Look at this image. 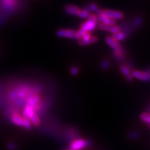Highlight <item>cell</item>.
I'll return each instance as SVG.
<instances>
[{"label": "cell", "mask_w": 150, "mask_h": 150, "mask_svg": "<svg viewBox=\"0 0 150 150\" xmlns=\"http://www.w3.org/2000/svg\"><path fill=\"white\" fill-rule=\"evenodd\" d=\"M143 23V18L142 16H134L128 22H124L120 26L122 31H124L129 37L130 35L133 34L135 31H138L142 27Z\"/></svg>", "instance_id": "cell-1"}, {"label": "cell", "mask_w": 150, "mask_h": 150, "mask_svg": "<svg viewBox=\"0 0 150 150\" xmlns=\"http://www.w3.org/2000/svg\"><path fill=\"white\" fill-rule=\"evenodd\" d=\"M0 7L12 16L23 8L24 4L22 0H0Z\"/></svg>", "instance_id": "cell-2"}, {"label": "cell", "mask_w": 150, "mask_h": 150, "mask_svg": "<svg viewBox=\"0 0 150 150\" xmlns=\"http://www.w3.org/2000/svg\"><path fill=\"white\" fill-rule=\"evenodd\" d=\"M11 122L16 126L22 127L26 130H31L33 127L30 120L22 117V112H13L11 117Z\"/></svg>", "instance_id": "cell-3"}, {"label": "cell", "mask_w": 150, "mask_h": 150, "mask_svg": "<svg viewBox=\"0 0 150 150\" xmlns=\"http://www.w3.org/2000/svg\"><path fill=\"white\" fill-rule=\"evenodd\" d=\"M98 24L99 22L97 15L91 13L88 18L86 19L83 22H82L79 28L86 32L92 33L97 29Z\"/></svg>", "instance_id": "cell-4"}, {"label": "cell", "mask_w": 150, "mask_h": 150, "mask_svg": "<svg viewBox=\"0 0 150 150\" xmlns=\"http://www.w3.org/2000/svg\"><path fill=\"white\" fill-rule=\"evenodd\" d=\"M92 142L90 140L83 138H76L71 142L70 148L74 150H82L91 146Z\"/></svg>", "instance_id": "cell-5"}, {"label": "cell", "mask_w": 150, "mask_h": 150, "mask_svg": "<svg viewBox=\"0 0 150 150\" xmlns=\"http://www.w3.org/2000/svg\"><path fill=\"white\" fill-rule=\"evenodd\" d=\"M132 76L134 79L145 83H149L150 82V69L145 70L134 69L132 71Z\"/></svg>", "instance_id": "cell-6"}, {"label": "cell", "mask_w": 150, "mask_h": 150, "mask_svg": "<svg viewBox=\"0 0 150 150\" xmlns=\"http://www.w3.org/2000/svg\"><path fill=\"white\" fill-rule=\"evenodd\" d=\"M132 64L128 63H122L120 66V72L125 79L127 82H132L134 81V78L132 76Z\"/></svg>", "instance_id": "cell-7"}, {"label": "cell", "mask_w": 150, "mask_h": 150, "mask_svg": "<svg viewBox=\"0 0 150 150\" xmlns=\"http://www.w3.org/2000/svg\"><path fill=\"white\" fill-rule=\"evenodd\" d=\"M99 38L95 35H93L92 33L87 32L85 33L83 38L80 40L78 41V44L79 46L86 47L92 45L98 42Z\"/></svg>", "instance_id": "cell-8"}, {"label": "cell", "mask_w": 150, "mask_h": 150, "mask_svg": "<svg viewBox=\"0 0 150 150\" xmlns=\"http://www.w3.org/2000/svg\"><path fill=\"white\" fill-rule=\"evenodd\" d=\"M102 11L104 13L106 16L111 18L112 20L117 22L119 20H122L125 18V13L122 11L119 10H115V9H110V8H104Z\"/></svg>", "instance_id": "cell-9"}, {"label": "cell", "mask_w": 150, "mask_h": 150, "mask_svg": "<svg viewBox=\"0 0 150 150\" xmlns=\"http://www.w3.org/2000/svg\"><path fill=\"white\" fill-rule=\"evenodd\" d=\"M75 33H76L75 30L64 29V28H61L56 31V35L58 38L69 39V40H75Z\"/></svg>", "instance_id": "cell-10"}, {"label": "cell", "mask_w": 150, "mask_h": 150, "mask_svg": "<svg viewBox=\"0 0 150 150\" xmlns=\"http://www.w3.org/2000/svg\"><path fill=\"white\" fill-rule=\"evenodd\" d=\"M97 28L99 30H101V31L111 33L112 35L121 30L120 26L118 25V24H115V25H105V24H98Z\"/></svg>", "instance_id": "cell-11"}, {"label": "cell", "mask_w": 150, "mask_h": 150, "mask_svg": "<svg viewBox=\"0 0 150 150\" xmlns=\"http://www.w3.org/2000/svg\"><path fill=\"white\" fill-rule=\"evenodd\" d=\"M97 16V18H98L99 24H105V25H115V24H117V22L110 18L102 11H101Z\"/></svg>", "instance_id": "cell-12"}, {"label": "cell", "mask_w": 150, "mask_h": 150, "mask_svg": "<svg viewBox=\"0 0 150 150\" xmlns=\"http://www.w3.org/2000/svg\"><path fill=\"white\" fill-rule=\"evenodd\" d=\"M112 58L115 61H117L118 63H122L127 60V52L125 48L122 47L120 50L112 51Z\"/></svg>", "instance_id": "cell-13"}, {"label": "cell", "mask_w": 150, "mask_h": 150, "mask_svg": "<svg viewBox=\"0 0 150 150\" xmlns=\"http://www.w3.org/2000/svg\"><path fill=\"white\" fill-rule=\"evenodd\" d=\"M80 10V7L75 4H67L63 7V11L70 16L77 17L79 13Z\"/></svg>", "instance_id": "cell-14"}, {"label": "cell", "mask_w": 150, "mask_h": 150, "mask_svg": "<svg viewBox=\"0 0 150 150\" xmlns=\"http://www.w3.org/2000/svg\"><path fill=\"white\" fill-rule=\"evenodd\" d=\"M105 42L106 43V45L111 49L112 51L120 50V49L123 47L121 43L114 40L111 35H108V36L105 38Z\"/></svg>", "instance_id": "cell-15"}, {"label": "cell", "mask_w": 150, "mask_h": 150, "mask_svg": "<svg viewBox=\"0 0 150 150\" xmlns=\"http://www.w3.org/2000/svg\"><path fill=\"white\" fill-rule=\"evenodd\" d=\"M111 36L114 40H115L116 41H117V42L120 43L122 42H123V41H125L127 38H128V35L124 32V31H122V30H120V31H118L117 33H114V34H112Z\"/></svg>", "instance_id": "cell-16"}, {"label": "cell", "mask_w": 150, "mask_h": 150, "mask_svg": "<svg viewBox=\"0 0 150 150\" xmlns=\"http://www.w3.org/2000/svg\"><path fill=\"white\" fill-rule=\"evenodd\" d=\"M86 6L89 9V11H91V13H94L96 15L98 14L102 9L100 8L99 4H97L96 2H91L88 4V5Z\"/></svg>", "instance_id": "cell-17"}, {"label": "cell", "mask_w": 150, "mask_h": 150, "mask_svg": "<svg viewBox=\"0 0 150 150\" xmlns=\"http://www.w3.org/2000/svg\"><path fill=\"white\" fill-rule=\"evenodd\" d=\"M91 11H89V9L87 7L85 6L84 8H81V10L79 11V13L78 15V18L81 19H83V20H86L88 18L90 14H91Z\"/></svg>", "instance_id": "cell-18"}, {"label": "cell", "mask_w": 150, "mask_h": 150, "mask_svg": "<svg viewBox=\"0 0 150 150\" xmlns=\"http://www.w3.org/2000/svg\"><path fill=\"white\" fill-rule=\"evenodd\" d=\"M30 121H31V124H32V126H34L35 127H39L41 124L40 117H39L36 112H35L32 115V117L30 118Z\"/></svg>", "instance_id": "cell-19"}, {"label": "cell", "mask_w": 150, "mask_h": 150, "mask_svg": "<svg viewBox=\"0 0 150 150\" xmlns=\"http://www.w3.org/2000/svg\"><path fill=\"white\" fill-rule=\"evenodd\" d=\"M140 120L142 122L147 125L148 126L150 125V112H143L140 115Z\"/></svg>", "instance_id": "cell-20"}, {"label": "cell", "mask_w": 150, "mask_h": 150, "mask_svg": "<svg viewBox=\"0 0 150 150\" xmlns=\"http://www.w3.org/2000/svg\"><path fill=\"white\" fill-rule=\"evenodd\" d=\"M110 67V62L108 59H104L101 61L100 67L103 70H107Z\"/></svg>", "instance_id": "cell-21"}, {"label": "cell", "mask_w": 150, "mask_h": 150, "mask_svg": "<svg viewBox=\"0 0 150 150\" xmlns=\"http://www.w3.org/2000/svg\"><path fill=\"white\" fill-rule=\"evenodd\" d=\"M69 72H70V75H72V76H76L79 74L80 69L77 65H72V66L70 67V70H69Z\"/></svg>", "instance_id": "cell-22"}, {"label": "cell", "mask_w": 150, "mask_h": 150, "mask_svg": "<svg viewBox=\"0 0 150 150\" xmlns=\"http://www.w3.org/2000/svg\"><path fill=\"white\" fill-rule=\"evenodd\" d=\"M6 148L8 150H17L18 149V145L13 142H9L6 144Z\"/></svg>", "instance_id": "cell-23"}, {"label": "cell", "mask_w": 150, "mask_h": 150, "mask_svg": "<svg viewBox=\"0 0 150 150\" xmlns=\"http://www.w3.org/2000/svg\"><path fill=\"white\" fill-rule=\"evenodd\" d=\"M128 137L130 139H136L139 137V133L137 132V131H132V132L129 133Z\"/></svg>", "instance_id": "cell-24"}, {"label": "cell", "mask_w": 150, "mask_h": 150, "mask_svg": "<svg viewBox=\"0 0 150 150\" xmlns=\"http://www.w3.org/2000/svg\"><path fill=\"white\" fill-rule=\"evenodd\" d=\"M2 56V54H1V52H0V57H1V56Z\"/></svg>", "instance_id": "cell-25"}, {"label": "cell", "mask_w": 150, "mask_h": 150, "mask_svg": "<svg viewBox=\"0 0 150 150\" xmlns=\"http://www.w3.org/2000/svg\"><path fill=\"white\" fill-rule=\"evenodd\" d=\"M65 150H74V149H70H70H65Z\"/></svg>", "instance_id": "cell-26"}, {"label": "cell", "mask_w": 150, "mask_h": 150, "mask_svg": "<svg viewBox=\"0 0 150 150\" xmlns=\"http://www.w3.org/2000/svg\"><path fill=\"white\" fill-rule=\"evenodd\" d=\"M149 129H150V125L149 126Z\"/></svg>", "instance_id": "cell-27"}, {"label": "cell", "mask_w": 150, "mask_h": 150, "mask_svg": "<svg viewBox=\"0 0 150 150\" xmlns=\"http://www.w3.org/2000/svg\"><path fill=\"white\" fill-rule=\"evenodd\" d=\"M149 112H150V111H149Z\"/></svg>", "instance_id": "cell-28"}]
</instances>
